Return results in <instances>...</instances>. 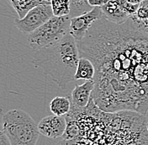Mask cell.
<instances>
[{"label":"cell","instance_id":"obj_1","mask_svg":"<svg viewBox=\"0 0 148 145\" xmlns=\"http://www.w3.org/2000/svg\"><path fill=\"white\" fill-rule=\"evenodd\" d=\"M80 57L95 67L92 99L106 112H148V34L129 18L122 25L97 20L76 41Z\"/></svg>","mask_w":148,"mask_h":145},{"label":"cell","instance_id":"obj_2","mask_svg":"<svg viewBox=\"0 0 148 145\" xmlns=\"http://www.w3.org/2000/svg\"><path fill=\"white\" fill-rule=\"evenodd\" d=\"M79 59L77 42L67 34L59 42L36 50L31 62L50 76L60 88L65 89L68 83L75 81Z\"/></svg>","mask_w":148,"mask_h":145},{"label":"cell","instance_id":"obj_3","mask_svg":"<svg viewBox=\"0 0 148 145\" xmlns=\"http://www.w3.org/2000/svg\"><path fill=\"white\" fill-rule=\"evenodd\" d=\"M3 127L12 145H36L38 124L26 112L14 109L3 116Z\"/></svg>","mask_w":148,"mask_h":145},{"label":"cell","instance_id":"obj_4","mask_svg":"<svg viewBox=\"0 0 148 145\" xmlns=\"http://www.w3.org/2000/svg\"><path fill=\"white\" fill-rule=\"evenodd\" d=\"M70 24L71 17L69 15L63 17L53 16L36 30L28 35L29 46L38 50L59 42L69 34Z\"/></svg>","mask_w":148,"mask_h":145},{"label":"cell","instance_id":"obj_5","mask_svg":"<svg viewBox=\"0 0 148 145\" xmlns=\"http://www.w3.org/2000/svg\"><path fill=\"white\" fill-rule=\"evenodd\" d=\"M54 16L51 3L32 9L23 18L15 19V26L23 34L29 35Z\"/></svg>","mask_w":148,"mask_h":145},{"label":"cell","instance_id":"obj_6","mask_svg":"<svg viewBox=\"0 0 148 145\" xmlns=\"http://www.w3.org/2000/svg\"><path fill=\"white\" fill-rule=\"evenodd\" d=\"M102 18L103 14L100 7H94L84 14L71 18L69 34L76 41H80L86 36L92 25Z\"/></svg>","mask_w":148,"mask_h":145},{"label":"cell","instance_id":"obj_7","mask_svg":"<svg viewBox=\"0 0 148 145\" xmlns=\"http://www.w3.org/2000/svg\"><path fill=\"white\" fill-rule=\"evenodd\" d=\"M66 128V117L50 115L42 118L38 123L40 134L48 138H57L63 136Z\"/></svg>","mask_w":148,"mask_h":145},{"label":"cell","instance_id":"obj_8","mask_svg":"<svg viewBox=\"0 0 148 145\" xmlns=\"http://www.w3.org/2000/svg\"><path fill=\"white\" fill-rule=\"evenodd\" d=\"M94 89L93 81H86L82 85H76L71 94V110L81 111L87 108Z\"/></svg>","mask_w":148,"mask_h":145},{"label":"cell","instance_id":"obj_9","mask_svg":"<svg viewBox=\"0 0 148 145\" xmlns=\"http://www.w3.org/2000/svg\"><path fill=\"white\" fill-rule=\"evenodd\" d=\"M101 10L103 18L115 25H122L130 18L129 15L124 12L115 0H110L101 7Z\"/></svg>","mask_w":148,"mask_h":145},{"label":"cell","instance_id":"obj_10","mask_svg":"<svg viewBox=\"0 0 148 145\" xmlns=\"http://www.w3.org/2000/svg\"><path fill=\"white\" fill-rule=\"evenodd\" d=\"M130 18L138 30L148 34V0L141 2L136 14Z\"/></svg>","mask_w":148,"mask_h":145},{"label":"cell","instance_id":"obj_11","mask_svg":"<svg viewBox=\"0 0 148 145\" xmlns=\"http://www.w3.org/2000/svg\"><path fill=\"white\" fill-rule=\"evenodd\" d=\"M10 5L14 9L18 17L23 18L35 7L41 4H49L51 3L46 0H8Z\"/></svg>","mask_w":148,"mask_h":145},{"label":"cell","instance_id":"obj_12","mask_svg":"<svg viewBox=\"0 0 148 145\" xmlns=\"http://www.w3.org/2000/svg\"><path fill=\"white\" fill-rule=\"evenodd\" d=\"M95 67L92 61L85 57H80L75 74V81H93Z\"/></svg>","mask_w":148,"mask_h":145},{"label":"cell","instance_id":"obj_13","mask_svg":"<svg viewBox=\"0 0 148 145\" xmlns=\"http://www.w3.org/2000/svg\"><path fill=\"white\" fill-rule=\"evenodd\" d=\"M50 110L53 115L63 117L71 110V101L66 97H56L50 103Z\"/></svg>","mask_w":148,"mask_h":145},{"label":"cell","instance_id":"obj_14","mask_svg":"<svg viewBox=\"0 0 148 145\" xmlns=\"http://www.w3.org/2000/svg\"><path fill=\"white\" fill-rule=\"evenodd\" d=\"M51 6L56 17H63L70 15V0H51Z\"/></svg>","mask_w":148,"mask_h":145},{"label":"cell","instance_id":"obj_15","mask_svg":"<svg viewBox=\"0 0 148 145\" xmlns=\"http://www.w3.org/2000/svg\"><path fill=\"white\" fill-rule=\"evenodd\" d=\"M71 12L70 17L74 18L89 12L92 9L88 4V0H70Z\"/></svg>","mask_w":148,"mask_h":145},{"label":"cell","instance_id":"obj_16","mask_svg":"<svg viewBox=\"0 0 148 145\" xmlns=\"http://www.w3.org/2000/svg\"><path fill=\"white\" fill-rule=\"evenodd\" d=\"M115 1L120 5V8L124 10V12H125L130 17L136 14V12L137 11V9L139 8V5H140V4L130 3L125 1V0H115Z\"/></svg>","mask_w":148,"mask_h":145},{"label":"cell","instance_id":"obj_17","mask_svg":"<svg viewBox=\"0 0 148 145\" xmlns=\"http://www.w3.org/2000/svg\"><path fill=\"white\" fill-rule=\"evenodd\" d=\"M0 145H12L3 129V124H0Z\"/></svg>","mask_w":148,"mask_h":145},{"label":"cell","instance_id":"obj_18","mask_svg":"<svg viewBox=\"0 0 148 145\" xmlns=\"http://www.w3.org/2000/svg\"><path fill=\"white\" fill-rule=\"evenodd\" d=\"M110 0H88V4L92 7H103V5H105Z\"/></svg>","mask_w":148,"mask_h":145},{"label":"cell","instance_id":"obj_19","mask_svg":"<svg viewBox=\"0 0 148 145\" xmlns=\"http://www.w3.org/2000/svg\"><path fill=\"white\" fill-rule=\"evenodd\" d=\"M127 2H129L130 3H133V4H140L141 2H143L144 0H125Z\"/></svg>","mask_w":148,"mask_h":145},{"label":"cell","instance_id":"obj_20","mask_svg":"<svg viewBox=\"0 0 148 145\" xmlns=\"http://www.w3.org/2000/svg\"><path fill=\"white\" fill-rule=\"evenodd\" d=\"M146 127H147V133H148V122L147 123V125H146Z\"/></svg>","mask_w":148,"mask_h":145},{"label":"cell","instance_id":"obj_21","mask_svg":"<svg viewBox=\"0 0 148 145\" xmlns=\"http://www.w3.org/2000/svg\"><path fill=\"white\" fill-rule=\"evenodd\" d=\"M46 1H47V2H49V3H51V0H46Z\"/></svg>","mask_w":148,"mask_h":145}]
</instances>
